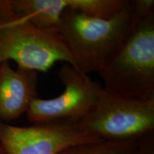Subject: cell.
Listing matches in <instances>:
<instances>
[{"mask_svg": "<svg viewBox=\"0 0 154 154\" xmlns=\"http://www.w3.org/2000/svg\"><path fill=\"white\" fill-rule=\"evenodd\" d=\"M131 3L135 22L146 18L154 13L153 0H133Z\"/></svg>", "mask_w": 154, "mask_h": 154, "instance_id": "cell-11", "label": "cell"}, {"mask_svg": "<svg viewBox=\"0 0 154 154\" xmlns=\"http://www.w3.org/2000/svg\"><path fill=\"white\" fill-rule=\"evenodd\" d=\"M98 74L107 91L133 99L154 97V13L135 22Z\"/></svg>", "mask_w": 154, "mask_h": 154, "instance_id": "cell-2", "label": "cell"}, {"mask_svg": "<svg viewBox=\"0 0 154 154\" xmlns=\"http://www.w3.org/2000/svg\"><path fill=\"white\" fill-rule=\"evenodd\" d=\"M1 63H2V62H1V61H0V64H1Z\"/></svg>", "mask_w": 154, "mask_h": 154, "instance_id": "cell-13", "label": "cell"}, {"mask_svg": "<svg viewBox=\"0 0 154 154\" xmlns=\"http://www.w3.org/2000/svg\"><path fill=\"white\" fill-rule=\"evenodd\" d=\"M134 24L131 3L127 0L124 8L109 19L93 18L67 9L61 16L58 32L74 58L75 68L88 75L99 72Z\"/></svg>", "mask_w": 154, "mask_h": 154, "instance_id": "cell-1", "label": "cell"}, {"mask_svg": "<svg viewBox=\"0 0 154 154\" xmlns=\"http://www.w3.org/2000/svg\"><path fill=\"white\" fill-rule=\"evenodd\" d=\"M127 0H67L68 8L97 19H109L124 7Z\"/></svg>", "mask_w": 154, "mask_h": 154, "instance_id": "cell-9", "label": "cell"}, {"mask_svg": "<svg viewBox=\"0 0 154 154\" xmlns=\"http://www.w3.org/2000/svg\"><path fill=\"white\" fill-rule=\"evenodd\" d=\"M104 141L81 131L75 122L57 121L28 127L0 121V144L6 154H59L81 144Z\"/></svg>", "mask_w": 154, "mask_h": 154, "instance_id": "cell-6", "label": "cell"}, {"mask_svg": "<svg viewBox=\"0 0 154 154\" xmlns=\"http://www.w3.org/2000/svg\"><path fill=\"white\" fill-rule=\"evenodd\" d=\"M140 138L81 144L68 148L59 154H132Z\"/></svg>", "mask_w": 154, "mask_h": 154, "instance_id": "cell-10", "label": "cell"}, {"mask_svg": "<svg viewBox=\"0 0 154 154\" xmlns=\"http://www.w3.org/2000/svg\"><path fill=\"white\" fill-rule=\"evenodd\" d=\"M132 154H154L153 132L140 138Z\"/></svg>", "mask_w": 154, "mask_h": 154, "instance_id": "cell-12", "label": "cell"}, {"mask_svg": "<svg viewBox=\"0 0 154 154\" xmlns=\"http://www.w3.org/2000/svg\"><path fill=\"white\" fill-rule=\"evenodd\" d=\"M75 124L101 140L138 139L154 131V97L133 99L102 88L94 107Z\"/></svg>", "mask_w": 154, "mask_h": 154, "instance_id": "cell-4", "label": "cell"}, {"mask_svg": "<svg viewBox=\"0 0 154 154\" xmlns=\"http://www.w3.org/2000/svg\"><path fill=\"white\" fill-rule=\"evenodd\" d=\"M12 60L18 69L47 72L57 61L75 68L72 54L57 29L34 26L0 0V61Z\"/></svg>", "mask_w": 154, "mask_h": 154, "instance_id": "cell-3", "label": "cell"}, {"mask_svg": "<svg viewBox=\"0 0 154 154\" xmlns=\"http://www.w3.org/2000/svg\"><path fill=\"white\" fill-rule=\"evenodd\" d=\"M37 72L12 69L9 61L0 64V121L9 122L26 112L37 98Z\"/></svg>", "mask_w": 154, "mask_h": 154, "instance_id": "cell-7", "label": "cell"}, {"mask_svg": "<svg viewBox=\"0 0 154 154\" xmlns=\"http://www.w3.org/2000/svg\"><path fill=\"white\" fill-rule=\"evenodd\" d=\"M57 74L64 91L53 99H34L26 111L30 122L35 124L57 121L76 122L87 114L97 101L103 88L101 83L92 80L68 63L60 67Z\"/></svg>", "mask_w": 154, "mask_h": 154, "instance_id": "cell-5", "label": "cell"}, {"mask_svg": "<svg viewBox=\"0 0 154 154\" xmlns=\"http://www.w3.org/2000/svg\"><path fill=\"white\" fill-rule=\"evenodd\" d=\"M15 14L34 26L44 29H57L67 0H8Z\"/></svg>", "mask_w": 154, "mask_h": 154, "instance_id": "cell-8", "label": "cell"}]
</instances>
